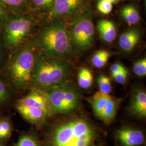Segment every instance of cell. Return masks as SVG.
I'll return each instance as SVG.
<instances>
[{"label":"cell","mask_w":146,"mask_h":146,"mask_svg":"<svg viewBox=\"0 0 146 146\" xmlns=\"http://www.w3.org/2000/svg\"><path fill=\"white\" fill-rule=\"evenodd\" d=\"M95 133L83 119L74 120L58 126L52 138V146H90Z\"/></svg>","instance_id":"obj_1"},{"label":"cell","mask_w":146,"mask_h":146,"mask_svg":"<svg viewBox=\"0 0 146 146\" xmlns=\"http://www.w3.org/2000/svg\"><path fill=\"white\" fill-rule=\"evenodd\" d=\"M38 43L44 52L52 58H63L68 55L72 43L65 26L57 23L48 27L40 34Z\"/></svg>","instance_id":"obj_2"},{"label":"cell","mask_w":146,"mask_h":146,"mask_svg":"<svg viewBox=\"0 0 146 146\" xmlns=\"http://www.w3.org/2000/svg\"><path fill=\"white\" fill-rule=\"evenodd\" d=\"M67 73V67L61 62L52 58H41L35 62L32 78L40 86L51 87L60 83Z\"/></svg>","instance_id":"obj_3"},{"label":"cell","mask_w":146,"mask_h":146,"mask_svg":"<svg viewBox=\"0 0 146 146\" xmlns=\"http://www.w3.org/2000/svg\"><path fill=\"white\" fill-rule=\"evenodd\" d=\"M46 93L52 114L67 113L76 108L79 104L78 92L71 86H54Z\"/></svg>","instance_id":"obj_4"},{"label":"cell","mask_w":146,"mask_h":146,"mask_svg":"<svg viewBox=\"0 0 146 146\" xmlns=\"http://www.w3.org/2000/svg\"><path fill=\"white\" fill-rule=\"evenodd\" d=\"M35 58L31 49L25 48L11 58L8 69L11 77L17 86H22L32 78Z\"/></svg>","instance_id":"obj_5"},{"label":"cell","mask_w":146,"mask_h":146,"mask_svg":"<svg viewBox=\"0 0 146 146\" xmlns=\"http://www.w3.org/2000/svg\"><path fill=\"white\" fill-rule=\"evenodd\" d=\"M4 20L3 37L7 47L14 49L18 47L31 31L33 22L23 16H13Z\"/></svg>","instance_id":"obj_6"},{"label":"cell","mask_w":146,"mask_h":146,"mask_svg":"<svg viewBox=\"0 0 146 146\" xmlns=\"http://www.w3.org/2000/svg\"><path fill=\"white\" fill-rule=\"evenodd\" d=\"M94 27L88 16L79 18L74 24L70 32L72 44L80 50L87 49L94 41Z\"/></svg>","instance_id":"obj_7"},{"label":"cell","mask_w":146,"mask_h":146,"mask_svg":"<svg viewBox=\"0 0 146 146\" xmlns=\"http://www.w3.org/2000/svg\"><path fill=\"white\" fill-rule=\"evenodd\" d=\"M17 104L36 107L42 110L47 116H51L52 114L48 101L47 95L44 92L36 90H33L26 96L20 100Z\"/></svg>","instance_id":"obj_8"},{"label":"cell","mask_w":146,"mask_h":146,"mask_svg":"<svg viewBox=\"0 0 146 146\" xmlns=\"http://www.w3.org/2000/svg\"><path fill=\"white\" fill-rule=\"evenodd\" d=\"M84 0H54L51 7V15L65 16L76 11Z\"/></svg>","instance_id":"obj_9"},{"label":"cell","mask_w":146,"mask_h":146,"mask_svg":"<svg viewBox=\"0 0 146 146\" xmlns=\"http://www.w3.org/2000/svg\"><path fill=\"white\" fill-rule=\"evenodd\" d=\"M117 138L125 146H137L144 142V135L140 131L125 128L117 132Z\"/></svg>","instance_id":"obj_10"},{"label":"cell","mask_w":146,"mask_h":146,"mask_svg":"<svg viewBox=\"0 0 146 146\" xmlns=\"http://www.w3.org/2000/svg\"><path fill=\"white\" fill-rule=\"evenodd\" d=\"M16 110L25 119L32 123H37L43 120L47 115L42 110L36 107L23 104H16Z\"/></svg>","instance_id":"obj_11"},{"label":"cell","mask_w":146,"mask_h":146,"mask_svg":"<svg viewBox=\"0 0 146 146\" xmlns=\"http://www.w3.org/2000/svg\"><path fill=\"white\" fill-rule=\"evenodd\" d=\"M140 38V34L137 30L135 29L129 30L120 36L119 46L123 50L131 52L139 42Z\"/></svg>","instance_id":"obj_12"},{"label":"cell","mask_w":146,"mask_h":146,"mask_svg":"<svg viewBox=\"0 0 146 146\" xmlns=\"http://www.w3.org/2000/svg\"><path fill=\"white\" fill-rule=\"evenodd\" d=\"M98 30L100 35L105 42L110 43L115 40L117 31L114 24L108 20H102L98 22Z\"/></svg>","instance_id":"obj_13"},{"label":"cell","mask_w":146,"mask_h":146,"mask_svg":"<svg viewBox=\"0 0 146 146\" xmlns=\"http://www.w3.org/2000/svg\"><path fill=\"white\" fill-rule=\"evenodd\" d=\"M131 108L133 111L140 116L145 117L146 116V94L142 90H138L134 94Z\"/></svg>","instance_id":"obj_14"},{"label":"cell","mask_w":146,"mask_h":146,"mask_svg":"<svg viewBox=\"0 0 146 146\" xmlns=\"http://www.w3.org/2000/svg\"><path fill=\"white\" fill-rule=\"evenodd\" d=\"M111 97L110 94H104L100 91L94 94L92 103L93 110L96 116L99 117Z\"/></svg>","instance_id":"obj_15"},{"label":"cell","mask_w":146,"mask_h":146,"mask_svg":"<svg viewBox=\"0 0 146 146\" xmlns=\"http://www.w3.org/2000/svg\"><path fill=\"white\" fill-rule=\"evenodd\" d=\"M121 15L129 25H135L140 21L139 11L134 6L127 5L121 10Z\"/></svg>","instance_id":"obj_16"},{"label":"cell","mask_w":146,"mask_h":146,"mask_svg":"<svg viewBox=\"0 0 146 146\" xmlns=\"http://www.w3.org/2000/svg\"><path fill=\"white\" fill-rule=\"evenodd\" d=\"M78 85L84 89L89 88L93 81V76L90 70L87 68H82L78 74Z\"/></svg>","instance_id":"obj_17"},{"label":"cell","mask_w":146,"mask_h":146,"mask_svg":"<svg viewBox=\"0 0 146 146\" xmlns=\"http://www.w3.org/2000/svg\"><path fill=\"white\" fill-rule=\"evenodd\" d=\"M116 111V104L114 98L111 96L105 108L99 116L101 120L105 122H109L115 116Z\"/></svg>","instance_id":"obj_18"},{"label":"cell","mask_w":146,"mask_h":146,"mask_svg":"<svg viewBox=\"0 0 146 146\" xmlns=\"http://www.w3.org/2000/svg\"><path fill=\"white\" fill-rule=\"evenodd\" d=\"M110 54L105 50H100L95 52L92 58V64L96 68H102L107 64Z\"/></svg>","instance_id":"obj_19"},{"label":"cell","mask_w":146,"mask_h":146,"mask_svg":"<svg viewBox=\"0 0 146 146\" xmlns=\"http://www.w3.org/2000/svg\"><path fill=\"white\" fill-rule=\"evenodd\" d=\"M99 91L104 94H110L111 91V84L110 78L106 76L101 75L98 78Z\"/></svg>","instance_id":"obj_20"},{"label":"cell","mask_w":146,"mask_h":146,"mask_svg":"<svg viewBox=\"0 0 146 146\" xmlns=\"http://www.w3.org/2000/svg\"><path fill=\"white\" fill-rule=\"evenodd\" d=\"M133 72L136 75L143 77L146 75V59L142 58L134 63Z\"/></svg>","instance_id":"obj_21"},{"label":"cell","mask_w":146,"mask_h":146,"mask_svg":"<svg viewBox=\"0 0 146 146\" xmlns=\"http://www.w3.org/2000/svg\"><path fill=\"white\" fill-rule=\"evenodd\" d=\"M54 0H31L34 8L37 10H45L51 8Z\"/></svg>","instance_id":"obj_22"},{"label":"cell","mask_w":146,"mask_h":146,"mask_svg":"<svg viewBox=\"0 0 146 146\" xmlns=\"http://www.w3.org/2000/svg\"><path fill=\"white\" fill-rule=\"evenodd\" d=\"M97 9L104 14H108L113 9V3L108 0H99L97 4Z\"/></svg>","instance_id":"obj_23"},{"label":"cell","mask_w":146,"mask_h":146,"mask_svg":"<svg viewBox=\"0 0 146 146\" xmlns=\"http://www.w3.org/2000/svg\"><path fill=\"white\" fill-rule=\"evenodd\" d=\"M15 146H39L36 141L31 136L25 135L21 137Z\"/></svg>","instance_id":"obj_24"},{"label":"cell","mask_w":146,"mask_h":146,"mask_svg":"<svg viewBox=\"0 0 146 146\" xmlns=\"http://www.w3.org/2000/svg\"><path fill=\"white\" fill-rule=\"evenodd\" d=\"M112 77L115 80V81L119 84H125L128 78V71L125 68L122 69L120 72L115 74L111 75Z\"/></svg>","instance_id":"obj_25"},{"label":"cell","mask_w":146,"mask_h":146,"mask_svg":"<svg viewBox=\"0 0 146 146\" xmlns=\"http://www.w3.org/2000/svg\"><path fill=\"white\" fill-rule=\"evenodd\" d=\"M10 98L9 92L5 84L0 80V104L7 101Z\"/></svg>","instance_id":"obj_26"},{"label":"cell","mask_w":146,"mask_h":146,"mask_svg":"<svg viewBox=\"0 0 146 146\" xmlns=\"http://www.w3.org/2000/svg\"><path fill=\"white\" fill-rule=\"evenodd\" d=\"M3 4L14 8H21L26 5V0H0Z\"/></svg>","instance_id":"obj_27"},{"label":"cell","mask_w":146,"mask_h":146,"mask_svg":"<svg viewBox=\"0 0 146 146\" xmlns=\"http://www.w3.org/2000/svg\"><path fill=\"white\" fill-rule=\"evenodd\" d=\"M2 139H5L8 137L11 134V124L7 121H2Z\"/></svg>","instance_id":"obj_28"},{"label":"cell","mask_w":146,"mask_h":146,"mask_svg":"<svg viewBox=\"0 0 146 146\" xmlns=\"http://www.w3.org/2000/svg\"><path fill=\"white\" fill-rule=\"evenodd\" d=\"M125 68L120 63H114L110 67V72L111 75L115 74L116 73L120 72L122 69Z\"/></svg>","instance_id":"obj_29"},{"label":"cell","mask_w":146,"mask_h":146,"mask_svg":"<svg viewBox=\"0 0 146 146\" xmlns=\"http://www.w3.org/2000/svg\"><path fill=\"white\" fill-rule=\"evenodd\" d=\"M6 11L5 5L0 2V23H2L5 19Z\"/></svg>","instance_id":"obj_30"},{"label":"cell","mask_w":146,"mask_h":146,"mask_svg":"<svg viewBox=\"0 0 146 146\" xmlns=\"http://www.w3.org/2000/svg\"><path fill=\"white\" fill-rule=\"evenodd\" d=\"M2 48L0 45V63L2 61Z\"/></svg>","instance_id":"obj_31"},{"label":"cell","mask_w":146,"mask_h":146,"mask_svg":"<svg viewBox=\"0 0 146 146\" xmlns=\"http://www.w3.org/2000/svg\"><path fill=\"white\" fill-rule=\"evenodd\" d=\"M0 139H2V126H1V121H0Z\"/></svg>","instance_id":"obj_32"},{"label":"cell","mask_w":146,"mask_h":146,"mask_svg":"<svg viewBox=\"0 0 146 146\" xmlns=\"http://www.w3.org/2000/svg\"><path fill=\"white\" fill-rule=\"evenodd\" d=\"M108 1H110V2L111 3H116V2H117L119 0H108Z\"/></svg>","instance_id":"obj_33"},{"label":"cell","mask_w":146,"mask_h":146,"mask_svg":"<svg viewBox=\"0 0 146 146\" xmlns=\"http://www.w3.org/2000/svg\"><path fill=\"white\" fill-rule=\"evenodd\" d=\"M0 146H3V145H1V144H0Z\"/></svg>","instance_id":"obj_34"}]
</instances>
